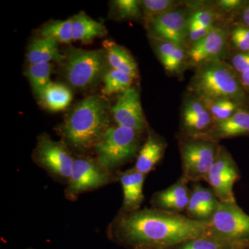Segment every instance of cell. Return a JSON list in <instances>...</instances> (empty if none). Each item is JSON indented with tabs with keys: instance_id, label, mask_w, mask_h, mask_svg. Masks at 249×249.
Instances as JSON below:
<instances>
[{
	"instance_id": "4",
	"label": "cell",
	"mask_w": 249,
	"mask_h": 249,
	"mask_svg": "<svg viewBox=\"0 0 249 249\" xmlns=\"http://www.w3.org/2000/svg\"><path fill=\"white\" fill-rule=\"evenodd\" d=\"M181 162V177L188 182L204 181L222 145L206 137L181 135L178 142Z\"/></svg>"
},
{
	"instance_id": "29",
	"label": "cell",
	"mask_w": 249,
	"mask_h": 249,
	"mask_svg": "<svg viewBox=\"0 0 249 249\" xmlns=\"http://www.w3.org/2000/svg\"><path fill=\"white\" fill-rule=\"evenodd\" d=\"M52 71L51 63L31 64L27 67L25 75L36 94H38L50 83Z\"/></svg>"
},
{
	"instance_id": "12",
	"label": "cell",
	"mask_w": 249,
	"mask_h": 249,
	"mask_svg": "<svg viewBox=\"0 0 249 249\" xmlns=\"http://www.w3.org/2000/svg\"><path fill=\"white\" fill-rule=\"evenodd\" d=\"M214 124L206 105L197 96L187 98L181 117V135L205 137Z\"/></svg>"
},
{
	"instance_id": "21",
	"label": "cell",
	"mask_w": 249,
	"mask_h": 249,
	"mask_svg": "<svg viewBox=\"0 0 249 249\" xmlns=\"http://www.w3.org/2000/svg\"><path fill=\"white\" fill-rule=\"evenodd\" d=\"M103 47L106 49V57L111 69L124 72L134 79L138 78L137 63L125 49L108 40L103 42Z\"/></svg>"
},
{
	"instance_id": "7",
	"label": "cell",
	"mask_w": 249,
	"mask_h": 249,
	"mask_svg": "<svg viewBox=\"0 0 249 249\" xmlns=\"http://www.w3.org/2000/svg\"><path fill=\"white\" fill-rule=\"evenodd\" d=\"M65 72L67 81L74 88L91 86L103 73L106 66V52L74 49L66 57Z\"/></svg>"
},
{
	"instance_id": "13",
	"label": "cell",
	"mask_w": 249,
	"mask_h": 249,
	"mask_svg": "<svg viewBox=\"0 0 249 249\" xmlns=\"http://www.w3.org/2000/svg\"><path fill=\"white\" fill-rule=\"evenodd\" d=\"M187 20L183 10L175 9L152 18L148 25L157 41L182 46L188 34Z\"/></svg>"
},
{
	"instance_id": "10",
	"label": "cell",
	"mask_w": 249,
	"mask_h": 249,
	"mask_svg": "<svg viewBox=\"0 0 249 249\" xmlns=\"http://www.w3.org/2000/svg\"><path fill=\"white\" fill-rule=\"evenodd\" d=\"M111 177L97 160L88 158H74L71 178L66 189V196L75 199L84 192L107 184Z\"/></svg>"
},
{
	"instance_id": "15",
	"label": "cell",
	"mask_w": 249,
	"mask_h": 249,
	"mask_svg": "<svg viewBox=\"0 0 249 249\" xmlns=\"http://www.w3.org/2000/svg\"><path fill=\"white\" fill-rule=\"evenodd\" d=\"M188 183L180 177L168 188L154 193L150 201L152 209L174 214H181L186 211L191 196Z\"/></svg>"
},
{
	"instance_id": "8",
	"label": "cell",
	"mask_w": 249,
	"mask_h": 249,
	"mask_svg": "<svg viewBox=\"0 0 249 249\" xmlns=\"http://www.w3.org/2000/svg\"><path fill=\"white\" fill-rule=\"evenodd\" d=\"M240 169L227 148L221 146L217 158L206 175L209 183L219 201H235L234 186L240 179Z\"/></svg>"
},
{
	"instance_id": "11",
	"label": "cell",
	"mask_w": 249,
	"mask_h": 249,
	"mask_svg": "<svg viewBox=\"0 0 249 249\" xmlns=\"http://www.w3.org/2000/svg\"><path fill=\"white\" fill-rule=\"evenodd\" d=\"M111 112L117 125L127 127L142 133L146 121L141 103L140 94L135 88L119 93Z\"/></svg>"
},
{
	"instance_id": "35",
	"label": "cell",
	"mask_w": 249,
	"mask_h": 249,
	"mask_svg": "<svg viewBox=\"0 0 249 249\" xmlns=\"http://www.w3.org/2000/svg\"><path fill=\"white\" fill-rule=\"evenodd\" d=\"M247 4V1L241 0H220L217 1L219 9L226 12H234V11L242 10Z\"/></svg>"
},
{
	"instance_id": "9",
	"label": "cell",
	"mask_w": 249,
	"mask_h": 249,
	"mask_svg": "<svg viewBox=\"0 0 249 249\" xmlns=\"http://www.w3.org/2000/svg\"><path fill=\"white\" fill-rule=\"evenodd\" d=\"M35 159L49 173L69 182L74 158L63 142H54L49 136L42 134L37 140Z\"/></svg>"
},
{
	"instance_id": "1",
	"label": "cell",
	"mask_w": 249,
	"mask_h": 249,
	"mask_svg": "<svg viewBox=\"0 0 249 249\" xmlns=\"http://www.w3.org/2000/svg\"><path fill=\"white\" fill-rule=\"evenodd\" d=\"M209 222L154 209L122 212L111 225L114 240L130 249H166L205 235Z\"/></svg>"
},
{
	"instance_id": "34",
	"label": "cell",
	"mask_w": 249,
	"mask_h": 249,
	"mask_svg": "<svg viewBox=\"0 0 249 249\" xmlns=\"http://www.w3.org/2000/svg\"><path fill=\"white\" fill-rule=\"evenodd\" d=\"M231 66L238 76L249 69V53L235 52L231 58Z\"/></svg>"
},
{
	"instance_id": "32",
	"label": "cell",
	"mask_w": 249,
	"mask_h": 249,
	"mask_svg": "<svg viewBox=\"0 0 249 249\" xmlns=\"http://www.w3.org/2000/svg\"><path fill=\"white\" fill-rule=\"evenodd\" d=\"M229 38L237 52L249 53V27L238 24L232 28Z\"/></svg>"
},
{
	"instance_id": "3",
	"label": "cell",
	"mask_w": 249,
	"mask_h": 249,
	"mask_svg": "<svg viewBox=\"0 0 249 249\" xmlns=\"http://www.w3.org/2000/svg\"><path fill=\"white\" fill-rule=\"evenodd\" d=\"M190 88L201 100L229 99L245 106L248 103L249 96L241 85L238 75L222 60L198 67Z\"/></svg>"
},
{
	"instance_id": "17",
	"label": "cell",
	"mask_w": 249,
	"mask_h": 249,
	"mask_svg": "<svg viewBox=\"0 0 249 249\" xmlns=\"http://www.w3.org/2000/svg\"><path fill=\"white\" fill-rule=\"evenodd\" d=\"M249 137V109L242 108L226 120L214 123L206 138L219 142L222 139Z\"/></svg>"
},
{
	"instance_id": "25",
	"label": "cell",
	"mask_w": 249,
	"mask_h": 249,
	"mask_svg": "<svg viewBox=\"0 0 249 249\" xmlns=\"http://www.w3.org/2000/svg\"><path fill=\"white\" fill-rule=\"evenodd\" d=\"M166 249H249V243L232 242L206 233Z\"/></svg>"
},
{
	"instance_id": "2",
	"label": "cell",
	"mask_w": 249,
	"mask_h": 249,
	"mask_svg": "<svg viewBox=\"0 0 249 249\" xmlns=\"http://www.w3.org/2000/svg\"><path fill=\"white\" fill-rule=\"evenodd\" d=\"M107 103L93 95L77 104L69 112L60 132L69 145L80 151L96 146L109 128Z\"/></svg>"
},
{
	"instance_id": "22",
	"label": "cell",
	"mask_w": 249,
	"mask_h": 249,
	"mask_svg": "<svg viewBox=\"0 0 249 249\" xmlns=\"http://www.w3.org/2000/svg\"><path fill=\"white\" fill-rule=\"evenodd\" d=\"M44 107L52 111L66 109L72 101L73 95L66 85L51 81L37 94Z\"/></svg>"
},
{
	"instance_id": "31",
	"label": "cell",
	"mask_w": 249,
	"mask_h": 249,
	"mask_svg": "<svg viewBox=\"0 0 249 249\" xmlns=\"http://www.w3.org/2000/svg\"><path fill=\"white\" fill-rule=\"evenodd\" d=\"M215 18V14L211 10L201 9L196 11L187 20L188 32L196 29L214 26Z\"/></svg>"
},
{
	"instance_id": "14",
	"label": "cell",
	"mask_w": 249,
	"mask_h": 249,
	"mask_svg": "<svg viewBox=\"0 0 249 249\" xmlns=\"http://www.w3.org/2000/svg\"><path fill=\"white\" fill-rule=\"evenodd\" d=\"M229 36L225 29L214 26L208 35L194 42L188 51V58L192 65L198 67L206 62L221 60Z\"/></svg>"
},
{
	"instance_id": "26",
	"label": "cell",
	"mask_w": 249,
	"mask_h": 249,
	"mask_svg": "<svg viewBox=\"0 0 249 249\" xmlns=\"http://www.w3.org/2000/svg\"><path fill=\"white\" fill-rule=\"evenodd\" d=\"M213 116L214 123L229 119L236 111L247 108L245 105L229 99L201 100Z\"/></svg>"
},
{
	"instance_id": "19",
	"label": "cell",
	"mask_w": 249,
	"mask_h": 249,
	"mask_svg": "<svg viewBox=\"0 0 249 249\" xmlns=\"http://www.w3.org/2000/svg\"><path fill=\"white\" fill-rule=\"evenodd\" d=\"M166 142L157 134L150 132L148 137L139 150L134 168L147 175L155 169L164 156Z\"/></svg>"
},
{
	"instance_id": "28",
	"label": "cell",
	"mask_w": 249,
	"mask_h": 249,
	"mask_svg": "<svg viewBox=\"0 0 249 249\" xmlns=\"http://www.w3.org/2000/svg\"><path fill=\"white\" fill-rule=\"evenodd\" d=\"M40 34L42 37L53 39L57 42L71 43L73 41L72 19L49 23L42 28Z\"/></svg>"
},
{
	"instance_id": "33",
	"label": "cell",
	"mask_w": 249,
	"mask_h": 249,
	"mask_svg": "<svg viewBox=\"0 0 249 249\" xmlns=\"http://www.w3.org/2000/svg\"><path fill=\"white\" fill-rule=\"evenodd\" d=\"M113 4L121 18L124 19H137L142 16L141 1L116 0L113 1Z\"/></svg>"
},
{
	"instance_id": "24",
	"label": "cell",
	"mask_w": 249,
	"mask_h": 249,
	"mask_svg": "<svg viewBox=\"0 0 249 249\" xmlns=\"http://www.w3.org/2000/svg\"><path fill=\"white\" fill-rule=\"evenodd\" d=\"M157 42V53L165 70L171 74L181 72L186 59L183 46L172 42Z\"/></svg>"
},
{
	"instance_id": "6",
	"label": "cell",
	"mask_w": 249,
	"mask_h": 249,
	"mask_svg": "<svg viewBox=\"0 0 249 249\" xmlns=\"http://www.w3.org/2000/svg\"><path fill=\"white\" fill-rule=\"evenodd\" d=\"M206 233L232 242L249 243V215L237 201H219Z\"/></svg>"
},
{
	"instance_id": "18",
	"label": "cell",
	"mask_w": 249,
	"mask_h": 249,
	"mask_svg": "<svg viewBox=\"0 0 249 249\" xmlns=\"http://www.w3.org/2000/svg\"><path fill=\"white\" fill-rule=\"evenodd\" d=\"M145 176L135 168L119 174L124 193L122 212H132L140 209L144 200L143 184Z\"/></svg>"
},
{
	"instance_id": "36",
	"label": "cell",
	"mask_w": 249,
	"mask_h": 249,
	"mask_svg": "<svg viewBox=\"0 0 249 249\" xmlns=\"http://www.w3.org/2000/svg\"><path fill=\"white\" fill-rule=\"evenodd\" d=\"M240 21L241 24L249 27V2L241 10Z\"/></svg>"
},
{
	"instance_id": "20",
	"label": "cell",
	"mask_w": 249,
	"mask_h": 249,
	"mask_svg": "<svg viewBox=\"0 0 249 249\" xmlns=\"http://www.w3.org/2000/svg\"><path fill=\"white\" fill-rule=\"evenodd\" d=\"M27 58L29 64L62 62L66 56L60 53L58 42L53 39L42 37L33 41L28 49Z\"/></svg>"
},
{
	"instance_id": "38",
	"label": "cell",
	"mask_w": 249,
	"mask_h": 249,
	"mask_svg": "<svg viewBox=\"0 0 249 249\" xmlns=\"http://www.w3.org/2000/svg\"></svg>"
},
{
	"instance_id": "27",
	"label": "cell",
	"mask_w": 249,
	"mask_h": 249,
	"mask_svg": "<svg viewBox=\"0 0 249 249\" xmlns=\"http://www.w3.org/2000/svg\"><path fill=\"white\" fill-rule=\"evenodd\" d=\"M104 86L102 92L107 96L116 93H121L132 87L134 78L119 70H108L103 77Z\"/></svg>"
},
{
	"instance_id": "30",
	"label": "cell",
	"mask_w": 249,
	"mask_h": 249,
	"mask_svg": "<svg viewBox=\"0 0 249 249\" xmlns=\"http://www.w3.org/2000/svg\"><path fill=\"white\" fill-rule=\"evenodd\" d=\"M178 3L173 0H144L141 1L142 8L147 22L152 18L176 9Z\"/></svg>"
},
{
	"instance_id": "5",
	"label": "cell",
	"mask_w": 249,
	"mask_h": 249,
	"mask_svg": "<svg viewBox=\"0 0 249 249\" xmlns=\"http://www.w3.org/2000/svg\"><path fill=\"white\" fill-rule=\"evenodd\" d=\"M140 134L122 126L109 127L94 147L99 164L108 170L132 160L139 153Z\"/></svg>"
},
{
	"instance_id": "37",
	"label": "cell",
	"mask_w": 249,
	"mask_h": 249,
	"mask_svg": "<svg viewBox=\"0 0 249 249\" xmlns=\"http://www.w3.org/2000/svg\"><path fill=\"white\" fill-rule=\"evenodd\" d=\"M241 85L247 95H249V69L239 76Z\"/></svg>"
},
{
	"instance_id": "16",
	"label": "cell",
	"mask_w": 249,
	"mask_h": 249,
	"mask_svg": "<svg viewBox=\"0 0 249 249\" xmlns=\"http://www.w3.org/2000/svg\"><path fill=\"white\" fill-rule=\"evenodd\" d=\"M219 204L212 188H206L199 183L193 185L191 189L186 216L196 222H209Z\"/></svg>"
},
{
	"instance_id": "23",
	"label": "cell",
	"mask_w": 249,
	"mask_h": 249,
	"mask_svg": "<svg viewBox=\"0 0 249 249\" xmlns=\"http://www.w3.org/2000/svg\"><path fill=\"white\" fill-rule=\"evenodd\" d=\"M71 19L73 40L88 44L96 37H103L107 34L102 23L95 21L83 13L76 15Z\"/></svg>"
}]
</instances>
